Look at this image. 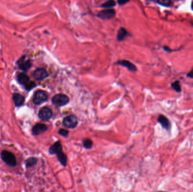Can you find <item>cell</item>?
Wrapping results in <instances>:
<instances>
[{
    "label": "cell",
    "instance_id": "cell-9",
    "mask_svg": "<svg viewBox=\"0 0 193 192\" xmlns=\"http://www.w3.org/2000/svg\"><path fill=\"white\" fill-rule=\"evenodd\" d=\"M47 130L48 127L47 125L43 124H37L33 127L32 133L34 135H39L46 132Z\"/></svg>",
    "mask_w": 193,
    "mask_h": 192
},
{
    "label": "cell",
    "instance_id": "cell-3",
    "mask_svg": "<svg viewBox=\"0 0 193 192\" xmlns=\"http://www.w3.org/2000/svg\"><path fill=\"white\" fill-rule=\"evenodd\" d=\"M17 65L23 72H27L32 67V63L30 60L26 59V56L23 55L17 60Z\"/></svg>",
    "mask_w": 193,
    "mask_h": 192
},
{
    "label": "cell",
    "instance_id": "cell-4",
    "mask_svg": "<svg viewBox=\"0 0 193 192\" xmlns=\"http://www.w3.org/2000/svg\"><path fill=\"white\" fill-rule=\"evenodd\" d=\"M52 103L58 106H62L67 104L69 102V98L67 95L63 94H57L52 98Z\"/></svg>",
    "mask_w": 193,
    "mask_h": 192
},
{
    "label": "cell",
    "instance_id": "cell-20",
    "mask_svg": "<svg viewBox=\"0 0 193 192\" xmlns=\"http://www.w3.org/2000/svg\"><path fill=\"white\" fill-rule=\"evenodd\" d=\"M114 6H115V2L114 1H108L102 5L104 8H111Z\"/></svg>",
    "mask_w": 193,
    "mask_h": 192
},
{
    "label": "cell",
    "instance_id": "cell-7",
    "mask_svg": "<svg viewBox=\"0 0 193 192\" xmlns=\"http://www.w3.org/2000/svg\"><path fill=\"white\" fill-rule=\"evenodd\" d=\"M34 78L36 81H42L49 76L48 72L44 68H37L33 73Z\"/></svg>",
    "mask_w": 193,
    "mask_h": 192
},
{
    "label": "cell",
    "instance_id": "cell-25",
    "mask_svg": "<svg viewBox=\"0 0 193 192\" xmlns=\"http://www.w3.org/2000/svg\"><path fill=\"white\" fill-rule=\"evenodd\" d=\"M192 9L193 10V2H192Z\"/></svg>",
    "mask_w": 193,
    "mask_h": 192
},
{
    "label": "cell",
    "instance_id": "cell-14",
    "mask_svg": "<svg viewBox=\"0 0 193 192\" xmlns=\"http://www.w3.org/2000/svg\"><path fill=\"white\" fill-rule=\"evenodd\" d=\"M117 64L127 68L129 70H131L132 72H135L137 70V68L135 67V66L129 61L121 60V61H118Z\"/></svg>",
    "mask_w": 193,
    "mask_h": 192
},
{
    "label": "cell",
    "instance_id": "cell-13",
    "mask_svg": "<svg viewBox=\"0 0 193 192\" xmlns=\"http://www.w3.org/2000/svg\"><path fill=\"white\" fill-rule=\"evenodd\" d=\"M17 81L19 84L24 86V87L26 86L31 81L29 77L24 72L19 73L18 74Z\"/></svg>",
    "mask_w": 193,
    "mask_h": 192
},
{
    "label": "cell",
    "instance_id": "cell-6",
    "mask_svg": "<svg viewBox=\"0 0 193 192\" xmlns=\"http://www.w3.org/2000/svg\"><path fill=\"white\" fill-rule=\"evenodd\" d=\"M39 117L40 119L44 121H47L49 120L53 115L52 111L47 106L41 108L39 112Z\"/></svg>",
    "mask_w": 193,
    "mask_h": 192
},
{
    "label": "cell",
    "instance_id": "cell-17",
    "mask_svg": "<svg viewBox=\"0 0 193 192\" xmlns=\"http://www.w3.org/2000/svg\"><path fill=\"white\" fill-rule=\"evenodd\" d=\"M128 35V33L126 29L123 28H121L119 30L118 33H117V39L119 41H121L126 37V36Z\"/></svg>",
    "mask_w": 193,
    "mask_h": 192
},
{
    "label": "cell",
    "instance_id": "cell-16",
    "mask_svg": "<svg viewBox=\"0 0 193 192\" xmlns=\"http://www.w3.org/2000/svg\"><path fill=\"white\" fill-rule=\"evenodd\" d=\"M37 161H38L37 158H36L35 157H30L26 161V163H25L26 166L27 168L32 167L37 164Z\"/></svg>",
    "mask_w": 193,
    "mask_h": 192
},
{
    "label": "cell",
    "instance_id": "cell-24",
    "mask_svg": "<svg viewBox=\"0 0 193 192\" xmlns=\"http://www.w3.org/2000/svg\"><path fill=\"white\" fill-rule=\"evenodd\" d=\"M128 1H118V3L120 4V5H123L124 3H126Z\"/></svg>",
    "mask_w": 193,
    "mask_h": 192
},
{
    "label": "cell",
    "instance_id": "cell-2",
    "mask_svg": "<svg viewBox=\"0 0 193 192\" xmlns=\"http://www.w3.org/2000/svg\"><path fill=\"white\" fill-rule=\"evenodd\" d=\"M48 99V96L45 91L42 90H38L36 91L33 95V102L35 105L39 106L47 102Z\"/></svg>",
    "mask_w": 193,
    "mask_h": 192
},
{
    "label": "cell",
    "instance_id": "cell-15",
    "mask_svg": "<svg viewBox=\"0 0 193 192\" xmlns=\"http://www.w3.org/2000/svg\"><path fill=\"white\" fill-rule=\"evenodd\" d=\"M57 158L58 161L63 166H66L67 165V157L66 154L64 153L62 151L60 152V153L57 154Z\"/></svg>",
    "mask_w": 193,
    "mask_h": 192
},
{
    "label": "cell",
    "instance_id": "cell-10",
    "mask_svg": "<svg viewBox=\"0 0 193 192\" xmlns=\"http://www.w3.org/2000/svg\"><path fill=\"white\" fill-rule=\"evenodd\" d=\"M12 99L14 103L15 106L17 107H20L23 106L25 102V97L18 93L13 94Z\"/></svg>",
    "mask_w": 193,
    "mask_h": 192
},
{
    "label": "cell",
    "instance_id": "cell-11",
    "mask_svg": "<svg viewBox=\"0 0 193 192\" xmlns=\"http://www.w3.org/2000/svg\"><path fill=\"white\" fill-rule=\"evenodd\" d=\"M158 122L162 125V127L167 130H169L171 127V124L169 121V120L168 119L167 117H166L164 115H160L158 117Z\"/></svg>",
    "mask_w": 193,
    "mask_h": 192
},
{
    "label": "cell",
    "instance_id": "cell-19",
    "mask_svg": "<svg viewBox=\"0 0 193 192\" xmlns=\"http://www.w3.org/2000/svg\"><path fill=\"white\" fill-rule=\"evenodd\" d=\"M171 87L177 93H180L181 91V86L180 85V82L178 81H176L174 82V83H172L171 84Z\"/></svg>",
    "mask_w": 193,
    "mask_h": 192
},
{
    "label": "cell",
    "instance_id": "cell-21",
    "mask_svg": "<svg viewBox=\"0 0 193 192\" xmlns=\"http://www.w3.org/2000/svg\"><path fill=\"white\" fill-rule=\"evenodd\" d=\"M35 87H36V84L33 81H30L26 86H24V88L27 91H29L34 88Z\"/></svg>",
    "mask_w": 193,
    "mask_h": 192
},
{
    "label": "cell",
    "instance_id": "cell-18",
    "mask_svg": "<svg viewBox=\"0 0 193 192\" xmlns=\"http://www.w3.org/2000/svg\"><path fill=\"white\" fill-rule=\"evenodd\" d=\"M93 144V142L89 139H85L83 142V144L84 147L87 149H91L92 148Z\"/></svg>",
    "mask_w": 193,
    "mask_h": 192
},
{
    "label": "cell",
    "instance_id": "cell-23",
    "mask_svg": "<svg viewBox=\"0 0 193 192\" xmlns=\"http://www.w3.org/2000/svg\"><path fill=\"white\" fill-rule=\"evenodd\" d=\"M59 134L63 137H66L69 134L68 131L66 130V129H60L58 131Z\"/></svg>",
    "mask_w": 193,
    "mask_h": 192
},
{
    "label": "cell",
    "instance_id": "cell-1",
    "mask_svg": "<svg viewBox=\"0 0 193 192\" xmlns=\"http://www.w3.org/2000/svg\"><path fill=\"white\" fill-rule=\"evenodd\" d=\"M1 158L2 161L11 167L16 166L17 161L15 155L6 150L3 151L1 153Z\"/></svg>",
    "mask_w": 193,
    "mask_h": 192
},
{
    "label": "cell",
    "instance_id": "cell-5",
    "mask_svg": "<svg viewBox=\"0 0 193 192\" xmlns=\"http://www.w3.org/2000/svg\"><path fill=\"white\" fill-rule=\"evenodd\" d=\"M78 124L77 117L74 115H68L64 118L63 125L68 128H74Z\"/></svg>",
    "mask_w": 193,
    "mask_h": 192
},
{
    "label": "cell",
    "instance_id": "cell-12",
    "mask_svg": "<svg viewBox=\"0 0 193 192\" xmlns=\"http://www.w3.org/2000/svg\"><path fill=\"white\" fill-rule=\"evenodd\" d=\"M62 151V145L60 141H57L53 144L49 149V153L51 154H57Z\"/></svg>",
    "mask_w": 193,
    "mask_h": 192
},
{
    "label": "cell",
    "instance_id": "cell-26",
    "mask_svg": "<svg viewBox=\"0 0 193 192\" xmlns=\"http://www.w3.org/2000/svg\"><path fill=\"white\" fill-rule=\"evenodd\" d=\"M163 192V191H159V192Z\"/></svg>",
    "mask_w": 193,
    "mask_h": 192
},
{
    "label": "cell",
    "instance_id": "cell-22",
    "mask_svg": "<svg viewBox=\"0 0 193 192\" xmlns=\"http://www.w3.org/2000/svg\"><path fill=\"white\" fill-rule=\"evenodd\" d=\"M157 2L159 5L164 6H169L171 3V1L169 0H158Z\"/></svg>",
    "mask_w": 193,
    "mask_h": 192
},
{
    "label": "cell",
    "instance_id": "cell-8",
    "mask_svg": "<svg viewBox=\"0 0 193 192\" xmlns=\"http://www.w3.org/2000/svg\"><path fill=\"white\" fill-rule=\"evenodd\" d=\"M115 16V11L113 9L103 10L98 14V17L102 19H110Z\"/></svg>",
    "mask_w": 193,
    "mask_h": 192
}]
</instances>
